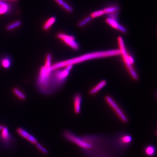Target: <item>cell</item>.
<instances>
[{
    "label": "cell",
    "instance_id": "cell-1",
    "mask_svg": "<svg viewBox=\"0 0 157 157\" xmlns=\"http://www.w3.org/2000/svg\"><path fill=\"white\" fill-rule=\"evenodd\" d=\"M120 55V52L119 49L94 52L84 54L82 55L68 59L66 60L58 62L52 65L51 70L52 71H53L57 69L65 67L70 65L73 66V65L87 61L90 60L117 56Z\"/></svg>",
    "mask_w": 157,
    "mask_h": 157
},
{
    "label": "cell",
    "instance_id": "cell-2",
    "mask_svg": "<svg viewBox=\"0 0 157 157\" xmlns=\"http://www.w3.org/2000/svg\"><path fill=\"white\" fill-rule=\"evenodd\" d=\"M73 68V66L70 65L52 71L49 78V93L55 90L64 83Z\"/></svg>",
    "mask_w": 157,
    "mask_h": 157
},
{
    "label": "cell",
    "instance_id": "cell-3",
    "mask_svg": "<svg viewBox=\"0 0 157 157\" xmlns=\"http://www.w3.org/2000/svg\"><path fill=\"white\" fill-rule=\"evenodd\" d=\"M119 50L120 52V55L122 57L124 64L130 76L134 80H137L139 78L137 72L134 67L135 60L133 57L129 53L125 45L123 38L121 36L117 37Z\"/></svg>",
    "mask_w": 157,
    "mask_h": 157
},
{
    "label": "cell",
    "instance_id": "cell-4",
    "mask_svg": "<svg viewBox=\"0 0 157 157\" xmlns=\"http://www.w3.org/2000/svg\"><path fill=\"white\" fill-rule=\"evenodd\" d=\"M63 136L67 140L85 150H92L94 147V144L93 142L94 139V137L91 136L79 137L68 131L64 132Z\"/></svg>",
    "mask_w": 157,
    "mask_h": 157
},
{
    "label": "cell",
    "instance_id": "cell-5",
    "mask_svg": "<svg viewBox=\"0 0 157 157\" xmlns=\"http://www.w3.org/2000/svg\"><path fill=\"white\" fill-rule=\"evenodd\" d=\"M105 100L106 103L115 112L116 114L117 115L120 120L125 123L128 122V118L126 115L113 99L110 96H106L105 97Z\"/></svg>",
    "mask_w": 157,
    "mask_h": 157
},
{
    "label": "cell",
    "instance_id": "cell-6",
    "mask_svg": "<svg viewBox=\"0 0 157 157\" xmlns=\"http://www.w3.org/2000/svg\"><path fill=\"white\" fill-rule=\"evenodd\" d=\"M56 37L73 50H79V45L76 41L75 37L73 36L67 35L63 33H59L57 34Z\"/></svg>",
    "mask_w": 157,
    "mask_h": 157
},
{
    "label": "cell",
    "instance_id": "cell-7",
    "mask_svg": "<svg viewBox=\"0 0 157 157\" xmlns=\"http://www.w3.org/2000/svg\"><path fill=\"white\" fill-rule=\"evenodd\" d=\"M17 132L18 135H20L21 137H23L30 143L36 144L38 142L36 137H34L33 135H31L29 133L22 128H17Z\"/></svg>",
    "mask_w": 157,
    "mask_h": 157
},
{
    "label": "cell",
    "instance_id": "cell-8",
    "mask_svg": "<svg viewBox=\"0 0 157 157\" xmlns=\"http://www.w3.org/2000/svg\"><path fill=\"white\" fill-rule=\"evenodd\" d=\"M105 22L107 23V24L109 25L113 28L119 31L120 32L126 34L128 33V30H127L126 28H125L123 26L121 25L119 23L118 21H117L107 17L105 19Z\"/></svg>",
    "mask_w": 157,
    "mask_h": 157
},
{
    "label": "cell",
    "instance_id": "cell-9",
    "mask_svg": "<svg viewBox=\"0 0 157 157\" xmlns=\"http://www.w3.org/2000/svg\"><path fill=\"white\" fill-rule=\"evenodd\" d=\"M82 101V97L81 95L77 94L74 96L73 98L74 112L78 114L81 112V104Z\"/></svg>",
    "mask_w": 157,
    "mask_h": 157
},
{
    "label": "cell",
    "instance_id": "cell-10",
    "mask_svg": "<svg viewBox=\"0 0 157 157\" xmlns=\"http://www.w3.org/2000/svg\"><path fill=\"white\" fill-rule=\"evenodd\" d=\"M107 84V82L106 80H103L100 81L95 86L93 87L90 90L89 94L91 95H94L95 94L100 91L101 89L103 88L104 86H106Z\"/></svg>",
    "mask_w": 157,
    "mask_h": 157
},
{
    "label": "cell",
    "instance_id": "cell-11",
    "mask_svg": "<svg viewBox=\"0 0 157 157\" xmlns=\"http://www.w3.org/2000/svg\"><path fill=\"white\" fill-rule=\"evenodd\" d=\"M56 21V18L55 17H49L43 24L42 26V29L44 31H47L50 29L51 27L54 24Z\"/></svg>",
    "mask_w": 157,
    "mask_h": 157
},
{
    "label": "cell",
    "instance_id": "cell-12",
    "mask_svg": "<svg viewBox=\"0 0 157 157\" xmlns=\"http://www.w3.org/2000/svg\"><path fill=\"white\" fill-rule=\"evenodd\" d=\"M55 2L63 8V9L67 11L69 13H72L73 11V9L72 6L69 5L67 3L65 2L64 0H54Z\"/></svg>",
    "mask_w": 157,
    "mask_h": 157
},
{
    "label": "cell",
    "instance_id": "cell-13",
    "mask_svg": "<svg viewBox=\"0 0 157 157\" xmlns=\"http://www.w3.org/2000/svg\"><path fill=\"white\" fill-rule=\"evenodd\" d=\"M22 24V22L21 21L17 20L16 21L11 23L6 26V29L7 30L10 31L15 29L19 27Z\"/></svg>",
    "mask_w": 157,
    "mask_h": 157
},
{
    "label": "cell",
    "instance_id": "cell-14",
    "mask_svg": "<svg viewBox=\"0 0 157 157\" xmlns=\"http://www.w3.org/2000/svg\"><path fill=\"white\" fill-rule=\"evenodd\" d=\"M156 151L155 147L152 145H149L145 147L144 153L149 157H152L155 155Z\"/></svg>",
    "mask_w": 157,
    "mask_h": 157
},
{
    "label": "cell",
    "instance_id": "cell-15",
    "mask_svg": "<svg viewBox=\"0 0 157 157\" xmlns=\"http://www.w3.org/2000/svg\"><path fill=\"white\" fill-rule=\"evenodd\" d=\"M132 137L129 135H124L120 138V142L124 145H127L132 142Z\"/></svg>",
    "mask_w": 157,
    "mask_h": 157
},
{
    "label": "cell",
    "instance_id": "cell-16",
    "mask_svg": "<svg viewBox=\"0 0 157 157\" xmlns=\"http://www.w3.org/2000/svg\"><path fill=\"white\" fill-rule=\"evenodd\" d=\"M1 131H2L1 136H2L3 140H5L6 141L10 140L11 135H10L8 128L7 127H4L2 130Z\"/></svg>",
    "mask_w": 157,
    "mask_h": 157
},
{
    "label": "cell",
    "instance_id": "cell-17",
    "mask_svg": "<svg viewBox=\"0 0 157 157\" xmlns=\"http://www.w3.org/2000/svg\"><path fill=\"white\" fill-rule=\"evenodd\" d=\"M120 10V8L119 6H111V7H107L103 9L104 14H108L109 13H113V12L119 11Z\"/></svg>",
    "mask_w": 157,
    "mask_h": 157
},
{
    "label": "cell",
    "instance_id": "cell-18",
    "mask_svg": "<svg viewBox=\"0 0 157 157\" xmlns=\"http://www.w3.org/2000/svg\"><path fill=\"white\" fill-rule=\"evenodd\" d=\"M11 6L6 3L4 6H0V15H3L9 13L11 10Z\"/></svg>",
    "mask_w": 157,
    "mask_h": 157
},
{
    "label": "cell",
    "instance_id": "cell-19",
    "mask_svg": "<svg viewBox=\"0 0 157 157\" xmlns=\"http://www.w3.org/2000/svg\"><path fill=\"white\" fill-rule=\"evenodd\" d=\"M93 18H92L90 16H88V17H86L84 19L82 20L81 21L78 22L77 26L79 28L83 27V26L86 25V24H88L91 21Z\"/></svg>",
    "mask_w": 157,
    "mask_h": 157
},
{
    "label": "cell",
    "instance_id": "cell-20",
    "mask_svg": "<svg viewBox=\"0 0 157 157\" xmlns=\"http://www.w3.org/2000/svg\"><path fill=\"white\" fill-rule=\"evenodd\" d=\"M13 92L14 94L18 97L21 100H24L26 99V96L21 91L18 89L15 88L13 90Z\"/></svg>",
    "mask_w": 157,
    "mask_h": 157
},
{
    "label": "cell",
    "instance_id": "cell-21",
    "mask_svg": "<svg viewBox=\"0 0 157 157\" xmlns=\"http://www.w3.org/2000/svg\"><path fill=\"white\" fill-rule=\"evenodd\" d=\"M52 55L48 53L46 55V59H45V64L44 67L46 68H50L52 66Z\"/></svg>",
    "mask_w": 157,
    "mask_h": 157
},
{
    "label": "cell",
    "instance_id": "cell-22",
    "mask_svg": "<svg viewBox=\"0 0 157 157\" xmlns=\"http://www.w3.org/2000/svg\"><path fill=\"white\" fill-rule=\"evenodd\" d=\"M2 66L5 68H8L11 66V60L9 58H5L1 61Z\"/></svg>",
    "mask_w": 157,
    "mask_h": 157
},
{
    "label": "cell",
    "instance_id": "cell-23",
    "mask_svg": "<svg viewBox=\"0 0 157 157\" xmlns=\"http://www.w3.org/2000/svg\"><path fill=\"white\" fill-rule=\"evenodd\" d=\"M104 12L103 11V10H99V11H94L93 13L91 14L90 16L92 18H96L100 17V16H102V15H104Z\"/></svg>",
    "mask_w": 157,
    "mask_h": 157
},
{
    "label": "cell",
    "instance_id": "cell-24",
    "mask_svg": "<svg viewBox=\"0 0 157 157\" xmlns=\"http://www.w3.org/2000/svg\"><path fill=\"white\" fill-rule=\"evenodd\" d=\"M118 12L119 11H116V12H113V13L107 14V17L108 18H110V19L118 21L119 15Z\"/></svg>",
    "mask_w": 157,
    "mask_h": 157
},
{
    "label": "cell",
    "instance_id": "cell-25",
    "mask_svg": "<svg viewBox=\"0 0 157 157\" xmlns=\"http://www.w3.org/2000/svg\"><path fill=\"white\" fill-rule=\"evenodd\" d=\"M36 146L37 148L42 153L45 155L47 154L48 153V150L44 146H42V144H40V143L37 142L36 144Z\"/></svg>",
    "mask_w": 157,
    "mask_h": 157
},
{
    "label": "cell",
    "instance_id": "cell-26",
    "mask_svg": "<svg viewBox=\"0 0 157 157\" xmlns=\"http://www.w3.org/2000/svg\"><path fill=\"white\" fill-rule=\"evenodd\" d=\"M1 1L5 2V1H9V2H17L18 0H0Z\"/></svg>",
    "mask_w": 157,
    "mask_h": 157
},
{
    "label": "cell",
    "instance_id": "cell-27",
    "mask_svg": "<svg viewBox=\"0 0 157 157\" xmlns=\"http://www.w3.org/2000/svg\"><path fill=\"white\" fill-rule=\"evenodd\" d=\"M4 126L2 125H0V131H2V130L3 128H4Z\"/></svg>",
    "mask_w": 157,
    "mask_h": 157
}]
</instances>
